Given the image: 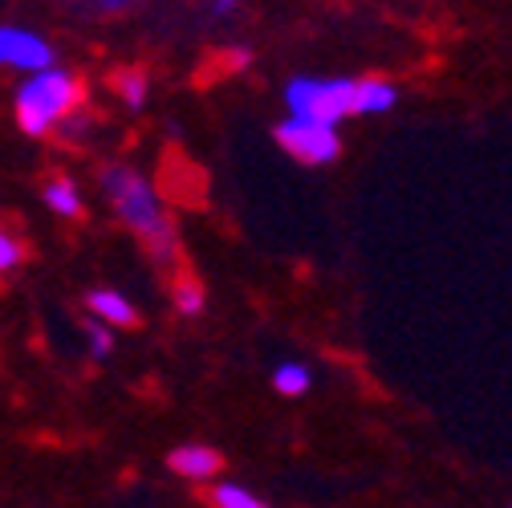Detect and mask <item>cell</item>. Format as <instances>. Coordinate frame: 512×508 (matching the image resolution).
<instances>
[{"label": "cell", "mask_w": 512, "mask_h": 508, "mask_svg": "<svg viewBox=\"0 0 512 508\" xmlns=\"http://www.w3.org/2000/svg\"><path fill=\"white\" fill-rule=\"evenodd\" d=\"M244 9V0H212V17L216 21H232Z\"/></svg>", "instance_id": "cell-18"}, {"label": "cell", "mask_w": 512, "mask_h": 508, "mask_svg": "<svg viewBox=\"0 0 512 508\" xmlns=\"http://www.w3.org/2000/svg\"><path fill=\"white\" fill-rule=\"evenodd\" d=\"M309 387H313V370L297 358H289L273 370V391L285 399H301V395H309Z\"/></svg>", "instance_id": "cell-10"}, {"label": "cell", "mask_w": 512, "mask_h": 508, "mask_svg": "<svg viewBox=\"0 0 512 508\" xmlns=\"http://www.w3.org/2000/svg\"><path fill=\"white\" fill-rule=\"evenodd\" d=\"M167 468L191 484H208L220 476L224 468V456L216 448H208V443H179V448L167 456Z\"/></svg>", "instance_id": "cell-6"}, {"label": "cell", "mask_w": 512, "mask_h": 508, "mask_svg": "<svg viewBox=\"0 0 512 508\" xmlns=\"http://www.w3.org/2000/svg\"><path fill=\"white\" fill-rule=\"evenodd\" d=\"M53 66V45L25 29V25H9L0 21V70H13V74H33Z\"/></svg>", "instance_id": "cell-5"}, {"label": "cell", "mask_w": 512, "mask_h": 508, "mask_svg": "<svg viewBox=\"0 0 512 508\" xmlns=\"http://www.w3.org/2000/svg\"><path fill=\"white\" fill-rule=\"evenodd\" d=\"M208 496H212V508H269L252 488H244V484H236V480H220Z\"/></svg>", "instance_id": "cell-12"}, {"label": "cell", "mask_w": 512, "mask_h": 508, "mask_svg": "<svg viewBox=\"0 0 512 508\" xmlns=\"http://www.w3.org/2000/svg\"><path fill=\"white\" fill-rule=\"evenodd\" d=\"M114 94L122 98L126 110H143L147 98H151V78L143 70H118L114 78Z\"/></svg>", "instance_id": "cell-11"}, {"label": "cell", "mask_w": 512, "mask_h": 508, "mask_svg": "<svg viewBox=\"0 0 512 508\" xmlns=\"http://www.w3.org/2000/svg\"><path fill=\"white\" fill-rule=\"evenodd\" d=\"M21 265H25V244L5 220H0V281L13 277Z\"/></svg>", "instance_id": "cell-14"}, {"label": "cell", "mask_w": 512, "mask_h": 508, "mask_svg": "<svg viewBox=\"0 0 512 508\" xmlns=\"http://www.w3.org/2000/svg\"><path fill=\"white\" fill-rule=\"evenodd\" d=\"M82 98H86L82 78L53 61V66L21 78V86L13 94V118L29 139H49V135H57V126L82 106Z\"/></svg>", "instance_id": "cell-2"}, {"label": "cell", "mask_w": 512, "mask_h": 508, "mask_svg": "<svg viewBox=\"0 0 512 508\" xmlns=\"http://www.w3.org/2000/svg\"><path fill=\"white\" fill-rule=\"evenodd\" d=\"M224 66H228L232 74H240V70H248V66H252V49H244V45H236V49H228V53H224Z\"/></svg>", "instance_id": "cell-17"}, {"label": "cell", "mask_w": 512, "mask_h": 508, "mask_svg": "<svg viewBox=\"0 0 512 508\" xmlns=\"http://www.w3.org/2000/svg\"><path fill=\"white\" fill-rule=\"evenodd\" d=\"M98 187L110 204V212L118 216V224L126 232H135V240L151 252L155 261L171 265L179 257V236H175V220L159 196V187L126 163H106L98 175Z\"/></svg>", "instance_id": "cell-1"}, {"label": "cell", "mask_w": 512, "mask_h": 508, "mask_svg": "<svg viewBox=\"0 0 512 508\" xmlns=\"http://www.w3.org/2000/svg\"><path fill=\"white\" fill-rule=\"evenodd\" d=\"M94 5H98V9H106V13H118V9H131L135 0H94Z\"/></svg>", "instance_id": "cell-19"}, {"label": "cell", "mask_w": 512, "mask_h": 508, "mask_svg": "<svg viewBox=\"0 0 512 508\" xmlns=\"http://www.w3.org/2000/svg\"><path fill=\"white\" fill-rule=\"evenodd\" d=\"M285 114L342 126L346 118H354V78H322V74L289 78L285 82Z\"/></svg>", "instance_id": "cell-3"}, {"label": "cell", "mask_w": 512, "mask_h": 508, "mask_svg": "<svg viewBox=\"0 0 512 508\" xmlns=\"http://www.w3.org/2000/svg\"><path fill=\"white\" fill-rule=\"evenodd\" d=\"M273 139L285 155H293L305 167H330L342 155V131L334 122H317V118H301V114H285L273 126Z\"/></svg>", "instance_id": "cell-4"}, {"label": "cell", "mask_w": 512, "mask_h": 508, "mask_svg": "<svg viewBox=\"0 0 512 508\" xmlns=\"http://www.w3.org/2000/svg\"><path fill=\"white\" fill-rule=\"evenodd\" d=\"M171 297H175V309H179L183 317H200V313H204V305H208L204 285H200L196 277H175Z\"/></svg>", "instance_id": "cell-13"}, {"label": "cell", "mask_w": 512, "mask_h": 508, "mask_svg": "<svg viewBox=\"0 0 512 508\" xmlns=\"http://www.w3.org/2000/svg\"><path fill=\"white\" fill-rule=\"evenodd\" d=\"M86 350H90V358H94V362H106V358L114 354V330H110V326H102V322L86 326Z\"/></svg>", "instance_id": "cell-15"}, {"label": "cell", "mask_w": 512, "mask_h": 508, "mask_svg": "<svg viewBox=\"0 0 512 508\" xmlns=\"http://www.w3.org/2000/svg\"><path fill=\"white\" fill-rule=\"evenodd\" d=\"M41 200L57 220H78L86 212V196L70 175H49L45 187H41Z\"/></svg>", "instance_id": "cell-9"}, {"label": "cell", "mask_w": 512, "mask_h": 508, "mask_svg": "<svg viewBox=\"0 0 512 508\" xmlns=\"http://www.w3.org/2000/svg\"><path fill=\"white\" fill-rule=\"evenodd\" d=\"M86 305H90V313H94V322H102V326H110V330H131V326L139 322L135 301L126 297V293H118V289H90Z\"/></svg>", "instance_id": "cell-8"}, {"label": "cell", "mask_w": 512, "mask_h": 508, "mask_svg": "<svg viewBox=\"0 0 512 508\" xmlns=\"http://www.w3.org/2000/svg\"><path fill=\"white\" fill-rule=\"evenodd\" d=\"M86 131H94V118H90V110H86V106H78L66 122L57 126V135H61V139H70V143H82V135H86Z\"/></svg>", "instance_id": "cell-16"}, {"label": "cell", "mask_w": 512, "mask_h": 508, "mask_svg": "<svg viewBox=\"0 0 512 508\" xmlns=\"http://www.w3.org/2000/svg\"><path fill=\"white\" fill-rule=\"evenodd\" d=\"M399 106V86L382 74L354 78V118H374V114H391Z\"/></svg>", "instance_id": "cell-7"}]
</instances>
